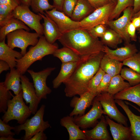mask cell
Instances as JSON below:
<instances>
[{
	"label": "cell",
	"instance_id": "cell-1",
	"mask_svg": "<svg viewBox=\"0 0 140 140\" xmlns=\"http://www.w3.org/2000/svg\"><path fill=\"white\" fill-rule=\"evenodd\" d=\"M104 54L101 52L85 59L79 65L70 77L63 83L66 97L80 96L88 91V82L99 69Z\"/></svg>",
	"mask_w": 140,
	"mask_h": 140
},
{
	"label": "cell",
	"instance_id": "cell-26",
	"mask_svg": "<svg viewBox=\"0 0 140 140\" xmlns=\"http://www.w3.org/2000/svg\"><path fill=\"white\" fill-rule=\"evenodd\" d=\"M95 9L87 0H78L71 18L80 22L92 13Z\"/></svg>",
	"mask_w": 140,
	"mask_h": 140
},
{
	"label": "cell",
	"instance_id": "cell-50",
	"mask_svg": "<svg viewBox=\"0 0 140 140\" xmlns=\"http://www.w3.org/2000/svg\"><path fill=\"white\" fill-rule=\"evenodd\" d=\"M13 136L10 135L6 136H1L0 140H21V139H16L13 137Z\"/></svg>",
	"mask_w": 140,
	"mask_h": 140
},
{
	"label": "cell",
	"instance_id": "cell-48",
	"mask_svg": "<svg viewBox=\"0 0 140 140\" xmlns=\"http://www.w3.org/2000/svg\"><path fill=\"white\" fill-rule=\"evenodd\" d=\"M131 22L136 27V30L140 28V16H132Z\"/></svg>",
	"mask_w": 140,
	"mask_h": 140
},
{
	"label": "cell",
	"instance_id": "cell-18",
	"mask_svg": "<svg viewBox=\"0 0 140 140\" xmlns=\"http://www.w3.org/2000/svg\"><path fill=\"white\" fill-rule=\"evenodd\" d=\"M40 15L44 20L42 24L44 34L46 40L49 43L53 44L58 40L62 34L55 23L45 12Z\"/></svg>",
	"mask_w": 140,
	"mask_h": 140
},
{
	"label": "cell",
	"instance_id": "cell-47",
	"mask_svg": "<svg viewBox=\"0 0 140 140\" xmlns=\"http://www.w3.org/2000/svg\"><path fill=\"white\" fill-rule=\"evenodd\" d=\"M10 69L9 64L5 61L0 60V74L3 72L7 71Z\"/></svg>",
	"mask_w": 140,
	"mask_h": 140
},
{
	"label": "cell",
	"instance_id": "cell-45",
	"mask_svg": "<svg viewBox=\"0 0 140 140\" xmlns=\"http://www.w3.org/2000/svg\"><path fill=\"white\" fill-rule=\"evenodd\" d=\"M1 4L8 5L15 9L19 5L16 0H0Z\"/></svg>",
	"mask_w": 140,
	"mask_h": 140
},
{
	"label": "cell",
	"instance_id": "cell-53",
	"mask_svg": "<svg viewBox=\"0 0 140 140\" xmlns=\"http://www.w3.org/2000/svg\"><path fill=\"white\" fill-rule=\"evenodd\" d=\"M124 102L126 104H127V105H129L133 107V108H134L135 109H136L137 110H138L139 112L140 113V109L138 108H137L136 106L132 105L131 104L129 103L128 102L125 101Z\"/></svg>",
	"mask_w": 140,
	"mask_h": 140
},
{
	"label": "cell",
	"instance_id": "cell-8",
	"mask_svg": "<svg viewBox=\"0 0 140 140\" xmlns=\"http://www.w3.org/2000/svg\"><path fill=\"white\" fill-rule=\"evenodd\" d=\"M116 4L112 2L97 8L80 22V28L89 30L97 25H106Z\"/></svg>",
	"mask_w": 140,
	"mask_h": 140
},
{
	"label": "cell",
	"instance_id": "cell-37",
	"mask_svg": "<svg viewBox=\"0 0 140 140\" xmlns=\"http://www.w3.org/2000/svg\"><path fill=\"white\" fill-rule=\"evenodd\" d=\"M123 65L129 68L140 74V51H138L123 61Z\"/></svg>",
	"mask_w": 140,
	"mask_h": 140
},
{
	"label": "cell",
	"instance_id": "cell-23",
	"mask_svg": "<svg viewBox=\"0 0 140 140\" xmlns=\"http://www.w3.org/2000/svg\"><path fill=\"white\" fill-rule=\"evenodd\" d=\"M5 40L0 42V60L7 62L11 69L16 67V59H20L23 56L20 52L9 47L5 43Z\"/></svg>",
	"mask_w": 140,
	"mask_h": 140
},
{
	"label": "cell",
	"instance_id": "cell-20",
	"mask_svg": "<svg viewBox=\"0 0 140 140\" xmlns=\"http://www.w3.org/2000/svg\"><path fill=\"white\" fill-rule=\"evenodd\" d=\"M105 117L109 126L110 130L114 140H131V132L130 127L115 123L108 116Z\"/></svg>",
	"mask_w": 140,
	"mask_h": 140
},
{
	"label": "cell",
	"instance_id": "cell-52",
	"mask_svg": "<svg viewBox=\"0 0 140 140\" xmlns=\"http://www.w3.org/2000/svg\"><path fill=\"white\" fill-rule=\"evenodd\" d=\"M140 16V10L137 12L133 14L132 16ZM138 31V33H140V28L138 29L137 30Z\"/></svg>",
	"mask_w": 140,
	"mask_h": 140
},
{
	"label": "cell",
	"instance_id": "cell-6",
	"mask_svg": "<svg viewBox=\"0 0 140 140\" xmlns=\"http://www.w3.org/2000/svg\"><path fill=\"white\" fill-rule=\"evenodd\" d=\"M7 44L10 48H20V53L24 55L27 52V47L34 46L38 43L39 37L36 33H31L24 29H19L8 34L6 36Z\"/></svg>",
	"mask_w": 140,
	"mask_h": 140
},
{
	"label": "cell",
	"instance_id": "cell-3",
	"mask_svg": "<svg viewBox=\"0 0 140 140\" xmlns=\"http://www.w3.org/2000/svg\"><path fill=\"white\" fill-rule=\"evenodd\" d=\"M39 38V41L35 45L31 47L21 58L16 59V69L21 75H24L34 62L41 60L46 55L53 54L58 48L57 43H49L43 35Z\"/></svg>",
	"mask_w": 140,
	"mask_h": 140
},
{
	"label": "cell",
	"instance_id": "cell-21",
	"mask_svg": "<svg viewBox=\"0 0 140 140\" xmlns=\"http://www.w3.org/2000/svg\"><path fill=\"white\" fill-rule=\"evenodd\" d=\"M88 58H84L78 61L62 63L59 74L52 81L53 88H58L62 83L68 79L79 65L84 60Z\"/></svg>",
	"mask_w": 140,
	"mask_h": 140
},
{
	"label": "cell",
	"instance_id": "cell-54",
	"mask_svg": "<svg viewBox=\"0 0 140 140\" xmlns=\"http://www.w3.org/2000/svg\"><path fill=\"white\" fill-rule=\"evenodd\" d=\"M110 2L114 3L115 4H116L117 0H109Z\"/></svg>",
	"mask_w": 140,
	"mask_h": 140
},
{
	"label": "cell",
	"instance_id": "cell-55",
	"mask_svg": "<svg viewBox=\"0 0 140 140\" xmlns=\"http://www.w3.org/2000/svg\"><path fill=\"white\" fill-rule=\"evenodd\" d=\"M17 2L19 5L21 3V0H16Z\"/></svg>",
	"mask_w": 140,
	"mask_h": 140
},
{
	"label": "cell",
	"instance_id": "cell-28",
	"mask_svg": "<svg viewBox=\"0 0 140 140\" xmlns=\"http://www.w3.org/2000/svg\"><path fill=\"white\" fill-rule=\"evenodd\" d=\"M24 29L29 31L30 29L26 26L21 20L12 18L0 29V41L5 40L7 35L12 32L19 29Z\"/></svg>",
	"mask_w": 140,
	"mask_h": 140
},
{
	"label": "cell",
	"instance_id": "cell-39",
	"mask_svg": "<svg viewBox=\"0 0 140 140\" xmlns=\"http://www.w3.org/2000/svg\"><path fill=\"white\" fill-rule=\"evenodd\" d=\"M111 77L109 74L105 73L97 88V95L101 93L107 92Z\"/></svg>",
	"mask_w": 140,
	"mask_h": 140
},
{
	"label": "cell",
	"instance_id": "cell-19",
	"mask_svg": "<svg viewBox=\"0 0 140 140\" xmlns=\"http://www.w3.org/2000/svg\"><path fill=\"white\" fill-rule=\"evenodd\" d=\"M115 101L123 109L128 118L131 125L130 127L132 140H140V116L134 114L123 100L115 99Z\"/></svg>",
	"mask_w": 140,
	"mask_h": 140
},
{
	"label": "cell",
	"instance_id": "cell-43",
	"mask_svg": "<svg viewBox=\"0 0 140 140\" xmlns=\"http://www.w3.org/2000/svg\"><path fill=\"white\" fill-rule=\"evenodd\" d=\"M95 9L101 7L111 2L109 0H87Z\"/></svg>",
	"mask_w": 140,
	"mask_h": 140
},
{
	"label": "cell",
	"instance_id": "cell-57",
	"mask_svg": "<svg viewBox=\"0 0 140 140\" xmlns=\"http://www.w3.org/2000/svg\"><path fill=\"white\" fill-rule=\"evenodd\" d=\"M139 35H140V33H139Z\"/></svg>",
	"mask_w": 140,
	"mask_h": 140
},
{
	"label": "cell",
	"instance_id": "cell-9",
	"mask_svg": "<svg viewBox=\"0 0 140 140\" xmlns=\"http://www.w3.org/2000/svg\"><path fill=\"white\" fill-rule=\"evenodd\" d=\"M96 97L100 102L105 115L118 123L128 127V120L118 109L114 96L108 92H104L97 94Z\"/></svg>",
	"mask_w": 140,
	"mask_h": 140
},
{
	"label": "cell",
	"instance_id": "cell-15",
	"mask_svg": "<svg viewBox=\"0 0 140 140\" xmlns=\"http://www.w3.org/2000/svg\"><path fill=\"white\" fill-rule=\"evenodd\" d=\"M96 96L88 91L79 97L74 96L71 101L70 106L74 109L69 115H82L85 114L86 109L92 104L93 101Z\"/></svg>",
	"mask_w": 140,
	"mask_h": 140
},
{
	"label": "cell",
	"instance_id": "cell-13",
	"mask_svg": "<svg viewBox=\"0 0 140 140\" xmlns=\"http://www.w3.org/2000/svg\"><path fill=\"white\" fill-rule=\"evenodd\" d=\"M45 13L55 23L62 34L81 29L80 22L73 20L62 11L55 8L46 11Z\"/></svg>",
	"mask_w": 140,
	"mask_h": 140
},
{
	"label": "cell",
	"instance_id": "cell-14",
	"mask_svg": "<svg viewBox=\"0 0 140 140\" xmlns=\"http://www.w3.org/2000/svg\"><path fill=\"white\" fill-rule=\"evenodd\" d=\"M22 96L23 99L29 106L32 114L34 115L37 111L41 99L37 96L33 83L30 81L25 75L20 76Z\"/></svg>",
	"mask_w": 140,
	"mask_h": 140
},
{
	"label": "cell",
	"instance_id": "cell-16",
	"mask_svg": "<svg viewBox=\"0 0 140 140\" xmlns=\"http://www.w3.org/2000/svg\"><path fill=\"white\" fill-rule=\"evenodd\" d=\"M108 125L103 115L96 125L90 130L84 129L87 140H111L107 127Z\"/></svg>",
	"mask_w": 140,
	"mask_h": 140
},
{
	"label": "cell",
	"instance_id": "cell-7",
	"mask_svg": "<svg viewBox=\"0 0 140 140\" xmlns=\"http://www.w3.org/2000/svg\"><path fill=\"white\" fill-rule=\"evenodd\" d=\"M13 17L23 22L32 30H34L39 37L44 34V29L40 20L43 19L39 14L32 12L29 6L21 3L12 12Z\"/></svg>",
	"mask_w": 140,
	"mask_h": 140
},
{
	"label": "cell",
	"instance_id": "cell-10",
	"mask_svg": "<svg viewBox=\"0 0 140 140\" xmlns=\"http://www.w3.org/2000/svg\"><path fill=\"white\" fill-rule=\"evenodd\" d=\"M92 107L86 114L75 115L73 117L74 122L81 129H85L94 127L98 122L103 114H105L102 106L96 96L94 99Z\"/></svg>",
	"mask_w": 140,
	"mask_h": 140
},
{
	"label": "cell",
	"instance_id": "cell-41",
	"mask_svg": "<svg viewBox=\"0 0 140 140\" xmlns=\"http://www.w3.org/2000/svg\"><path fill=\"white\" fill-rule=\"evenodd\" d=\"M15 127L11 126L0 119V136H6L11 135L13 136L15 134V132L11 131L13 130Z\"/></svg>",
	"mask_w": 140,
	"mask_h": 140
},
{
	"label": "cell",
	"instance_id": "cell-32",
	"mask_svg": "<svg viewBox=\"0 0 140 140\" xmlns=\"http://www.w3.org/2000/svg\"><path fill=\"white\" fill-rule=\"evenodd\" d=\"M120 74L124 80L128 81L131 86L140 83V74L130 68H122Z\"/></svg>",
	"mask_w": 140,
	"mask_h": 140
},
{
	"label": "cell",
	"instance_id": "cell-31",
	"mask_svg": "<svg viewBox=\"0 0 140 140\" xmlns=\"http://www.w3.org/2000/svg\"><path fill=\"white\" fill-rule=\"evenodd\" d=\"M120 74L111 77L107 92L114 96L115 94L131 86L128 82H125Z\"/></svg>",
	"mask_w": 140,
	"mask_h": 140
},
{
	"label": "cell",
	"instance_id": "cell-56",
	"mask_svg": "<svg viewBox=\"0 0 140 140\" xmlns=\"http://www.w3.org/2000/svg\"><path fill=\"white\" fill-rule=\"evenodd\" d=\"M138 41L140 45V36L138 37Z\"/></svg>",
	"mask_w": 140,
	"mask_h": 140
},
{
	"label": "cell",
	"instance_id": "cell-38",
	"mask_svg": "<svg viewBox=\"0 0 140 140\" xmlns=\"http://www.w3.org/2000/svg\"><path fill=\"white\" fill-rule=\"evenodd\" d=\"M78 0H64L62 11L71 18Z\"/></svg>",
	"mask_w": 140,
	"mask_h": 140
},
{
	"label": "cell",
	"instance_id": "cell-42",
	"mask_svg": "<svg viewBox=\"0 0 140 140\" xmlns=\"http://www.w3.org/2000/svg\"><path fill=\"white\" fill-rule=\"evenodd\" d=\"M136 30V27L131 21L128 27L127 32L131 41H137Z\"/></svg>",
	"mask_w": 140,
	"mask_h": 140
},
{
	"label": "cell",
	"instance_id": "cell-35",
	"mask_svg": "<svg viewBox=\"0 0 140 140\" xmlns=\"http://www.w3.org/2000/svg\"><path fill=\"white\" fill-rule=\"evenodd\" d=\"M105 72L100 68L93 77L89 80L88 85V91L93 95H97V89Z\"/></svg>",
	"mask_w": 140,
	"mask_h": 140
},
{
	"label": "cell",
	"instance_id": "cell-12",
	"mask_svg": "<svg viewBox=\"0 0 140 140\" xmlns=\"http://www.w3.org/2000/svg\"><path fill=\"white\" fill-rule=\"evenodd\" d=\"M133 11V7H129L123 11L122 16L116 19L109 20L106 24L121 36L124 44L130 43L131 41L127 32V28L131 21Z\"/></svg>",
	"mask_w": 140,
	"mask_h": 140
},
{
	"label": "cell",
	"instance_id": "cell-24",
	"mask_svg": "<svg viewBox=\"0 0 140 140\" xmlns=\"http://www.w3.org/2000/svg\"><path fill=\"white\" fill-rule=\"evenodd\" d=\"M123 66L122 62L110 58L105 53L101 60L100 68L112 77L120 74Z\"/></svg>",
	"mask_w": 140,
	"mask_h": 140
},
{
	"label": "cell",
	"instance_id": "cell-44",
	"mask_svg": "<svg viewBox=\"0 0 140 140\" xmlns=\"http://www.w3.org/2000/svg\"><path fill=\"white\" fill-rule=\"evenodd\" d=\"M47 137L44 132L40 131L35 134L29 140H46Z\"/></svg>",
	"mask_w": 140,
	"mask_h": 140
},
{
	"label": "cell",
	"instance_id": "cell-5",
	"mask_svg": "<svg viewBox=\"0 0 140 140\" xmlns=\"http://www.w3.org/2000/svg\"><path fill=\"white\" fill-rule=\"evenodd\" d=\"M45 106L42 104L34 115L30 119H27L23 124L15 127L13 130L15 134L18 135L24 130L25 134L22 139L29 140L35 134L40 131H44L50 127L48 121L43 119Z\"/></svg>",
	"mask_w": 140,
	"mask_h": 140
},
{
	"label": "cell",
	"instance_id": "cell-51",
	"mask_svg": "<svg viewBox=\"0 0 140 140\" xmlns=\"http://www.w3.org/2000/svg\"><path fill=\"white\" fill-rule=\"evenodd\" d=\"M31 0H21V3L29 6H30Z\"/></svg>",
	"mask_w": 140,
	"mask_h": 140
},
{
	"label": "cell",
	"instance_id": "cell-29",
	"mask_svg": "<svg viewBox=\"0 0 140 140\" xmlns=\"http://www.w3.org/2000/svg\"><path fill=\"white\" fill-rule=\"evenodd\" d=\"M100 40L105 46L113 49L117 48L118 46L123 41L121 36L115 31L108 27Z\"/></svg>",
	"mask_w": 140,
	"mask_h": 140
},
{
	"label": "cell",
	"instance_id": "cell-4",
	"mask_svg": "<svg viewBox=\"0 0 140 140\" xmlns=\"http://www.w3.org/2000/svg\"><path fill=\"white\" fill-rule=\"evenodd\" d=\"M22 90L18 95L13 96L8 103L7 109L2 117L6 123L15 120L19 124L24 123L32 114L29 106L23 101Z\"/></svg>",
	"mask_w": 140,
	"mask_h": 140
},
{
	"label": "cell",
	"instance_id": "cell-25",
	"mask_svg": "<svg viewBox=\"0 0 140 140\" xmlns=\"http://www.w3.org/2000/svg\"><path fill=\"white\" fill-rule=\"evenodd\" d=\"M21 75L16 69H11L10 72L6 74L3 82L5 87L9 90H12L15 95L22 90Z\"/></svg>",
	"mask_w": 140,
	"mask_h": 140
},
{
	"label": "cell",
	"instance_id": "cell-36",
	"mask_svg": "<svg viewBox=\"0 0 140 140\" xmlns=\"http://www.w3.org/2000/svg\"><path fill=\"white\" fill-rule=\"evenodd\" d=\"M49 0H31L30 6L32 11L36 13L43 14L44 11L51 10L54 8L50 4Z\"/></svg>",
	"mask_w": 140,
	"mask_h": 140
},
{
	"label": "cell",
	"instance_id": "cell-34",
	"mask_svg": "<svg viewBox=\"0 0 140 140\" xmlns=\"http://www.w3.org/2000/svg\"><path fill=\"white\" fill-rule=\"evenodd\" d=\"M13 95L4 85L3 82H0V113H4L6 111L9 101Z\"/></svg>",
	"mask_w": 140,
	"mask_h": 140
},
{
	"label": "cell",
	"instance_id": "cell-17",
	"mask_svg": "<svg viewBox=\"0 0 140 140\" xmlns=\"http://www.w3.org/2000/svg\"><path fill=\"white\" fill-rule=\"evenodd\" d=\"M138 52L135 45L130 43L124 44V46L111 49L105 46L104 52L110 58L123 61Z\"/></svg>",
	"mask_w": 140,
	"mask_h": 140
},
{
	"label": "cell",
	"instance_id": "cell-2",
	"mask_svg": "<svg viewBox=\"0 0 140 140\" xmlns=\"http://www.w3.org/2000/svg\"><path fill=\"white\" fill-rule=\"evenodd\" d=\"M58 40L81 58L90 57L104 50L105 45L98 38L93 37L88 30L81 29L62 34Z\"/></svg>",
	"mask_w": 140,
	"mask_h": 140
},
{
	"label": "cell",
	"instance_id": "cell-27",
	"mask_svg": "<svg viewBox=\"0 0 140 140\" xmlns=\"http://www.w3.org/2000/svg\"><path fill=\"white\" fill-rule=\"evenodd\" d=\"M114 99L129 101L137 105L140 107V83L130 86L117 93Z\"/></svg>",
	"mask_w": 140,
	"mask_h": 140
},
{
	"label": "cell",
	"instance_id": "cell-22",
	"mask_svg": "<svg viewBox=\"0 0 140 140\" xmlns=\"http://www.w3.org/2000/svg\"><path fill=\"white\" fill-rule=\"evenodd\" d=\"M73 116L69 115L61 118L60 124L67 130L69 134V140H87L83 131L74 121Z\"/></svg>",
	"mask_w": 140,
	"mask_h": 140
},
{
	"label": "cell",
	"instance_id": "cell-33",
	"mask_svg": "<svg viewBox=\"0 0 140 140\" xmlns=\"http://www.w3.org/2000/svg\"><path fill=\"white\" fill-rule=\"evenodd\" d=\"M134 4V0H117L109 20L117 19L125 9L129 6L133 7Z\"/></svg>",
	"mask_w": 140,
	"mask_h": 140
},
{
	"label": "cell",
	"instance_id": "cell-40",
	"mask_svg": "<svg viewBox=\"0 0 140 140\" xmlns=\"http://www.w3.org/2000/svg\"><path fill=\"white\" fill-rule=\"evenodd\" d=\"M106 25L100 24L92 28L89 30L90 34L94 37L101 38L103 35L107 28Z\"/></svg>",
	"mask_w": 140,
	"mask_h": 140
},
{
	"label": "cell",
	"instance_id": "cell-11",
	"mask_svg": "<svg viewBox=\"0 0 140 140\" xmlns=\"http://www.w3.org/2000/svg\"><path fill=\"white\" fill-rule=\"evenodd\" d=\"M55 68V67H48L38 72L32 70H27L33 80L36 95L41 100L46 99L47 95L52 92L51 89L47 86L46 81L48 76Z\"/></svg>",
	"mask_w": 140,
	"mask_h": 140
},
{
	"label": "cell",
	"instance_id": "cell-49",
	"mask_svg": "<svg viewBox=\"0 0 140 140\" xmlns=\"http://www.w3.org/2000/svg\"><path fill=\"white\" fill-rule=\"evenodd\" d=\"M133 9V14L137 12L140 10V0H134Z\"/></svg>",
	"mask_w": 140,
	"mask_h": 140
},
{
	"label": "cell",
	"instance_id": "cell-30",
	"mask_svg": "<svg viewBox=\"0 0 140 140\" xmlns=\"http://www.w3.org/2000/svg\"><path fill=\"white\" fill-rule=\"evenodd\" d=\"M53 55L54 57L58 58L62 63L78 61L87 58H81L70 48L64 46L57 49Z\"/></svg>",
	"mask_w": 140,
	"mask_h": 140
},
{
	"label": "cell",
	"instance_id": "cell-46",
	"mask_svg": "<svg viewBox=\"0 0 140 140\" xmlns=\"http://www.w3.org/2000/svg\"><path fill=\"white\" fill-rule=\"evenodd\" d=\"M54 8L57 10L62 11L63 4L64 0H53Z\"/></svg>",
	"mask_w": 140,
	"mask_h": 140
}]
</instances>
